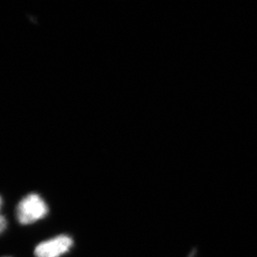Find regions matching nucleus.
<instances>
[{
	"label": "nucleus",
	"mask_w": 257,
	"mask_h": 257,
	"mask_svg": "<svg viewBox=\"0 0 257 257\" xmlns=\"http://www.w3.org/2000/svg\"><path fill=\"white\" fill-rule=\"evenodd\" d=\"M49 208L45 201L36 193L23 198L16 209L18 221L22 225H30L47 216Z\"/></svg>",
	"instance_id": "1"
},
{
	"label": "nucleus",
	"mask_w": 257,
	"mask_h": 257,
	"mask_svg": "<svg viewBox=\"0 0 257 257\" xmlns=\"http://www.w3.org/2000/svg\"><path fill=\"white\" fill-rule=\"evenodd\" d=\"M73 239L67 235H61L37 245L34 250L36 257H60L73 246Z\"/></svg>",
	"instance_id": "2"
},
{
	"label": "nucleus",
	"mask_w": 257,
	"mask_h": 257,
	"mask_svg": "<svg viewBox=\"0 0 257 257\" xmlns=\"http://www.w3.org/2000/svg\"><path fill=\"white\" fill-rule=\"evenodd\" d=\"M1 232H4V230L5 229V226H6V221H5V217L4 216H1Z\"/></svg>",
	"instance_id": "3"
},
{
	"label": "nucleus",
	"mask_w": 257,
	"mask_h": 257,
	"mask_svg": "<svg viewBox=\"0 0 257 257\" xmlns=\"http://www.w3.org/2000/svg\"><path fill=\"white\" fill-rule=\"evenodd\" d=\"M195 253H196V249H194V250H192V253H191V255H190L189 257L194 256Z\"/></svg>",
	"instance_id": "4"
}]
</instances>
